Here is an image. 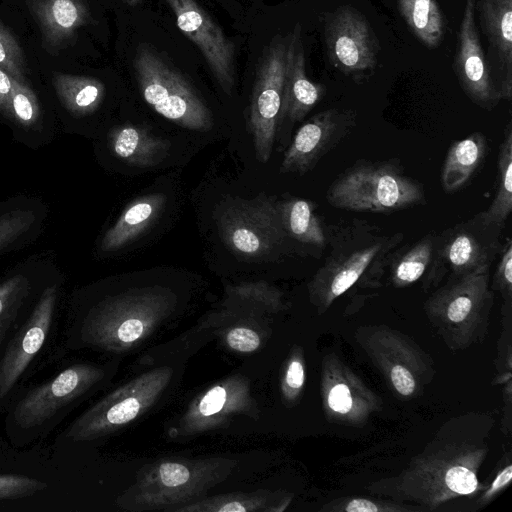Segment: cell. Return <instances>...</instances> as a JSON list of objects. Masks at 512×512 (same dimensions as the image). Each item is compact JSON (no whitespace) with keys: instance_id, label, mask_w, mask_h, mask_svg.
<instances>
[{"instance_id":"cell-1","label":"cell","mask_w":512,"mask_h":512,"mask_svg":"<svg viewBox=\"0 0 512 512\" xmlns=\"http://www.w3.org/2000/svg\"><path fill=\"white\" fill-rule=\"evenodd\" d=\"M494 423L487 413L450 418L403 470L365 489L421 511H437L458 498L476 497L486 487L479 472L488 458Z\"/></svg>"},{"instance_id":"cell-2","label":"cell","mask_w":512,"mask_h":512,"mask_svg":"<svg viewBox=\"0 0 512 512\" xmlns=\"http://www.w3.org/2000/svg\"><path fill=\"white\" fill-rule=\"evenodd\" d=\"M401 232L382 233L376 226L353 220L331 232V249L309 283L311 303L319 314L355 285L378 287L389 255L400 246Z\"/></svg>"},{"instance_id":"cell-3","label":"cell","mask_w":512,"mask_h":512,"mask_svg":"<svg viewBox=\"0 0 512 512\" xmlns=\"http://www.w3.org/2000/svg\"><path fill=\"white\" fill-rule=\"evenodd\" d=\"M490 271L449 277L424 303V312L452 351L481 343L489 330L494 304Z\"/></svg>"},{"instance_id":"cell-4","label":"cell","mask_w":512,"mask_h":512,"mask_svg":"<svg viewBox=\"0 0 512 512\" xmlns=\"http://www.w3.org/2000/svg\"><path fill=\"white\" fill-rule=\"evenodd\" d=\"M326 199L340 209L389 214L425 203V194L393 161H359L332 182Z\"/></svg>"},{"instance_id":"cell-5","label":"cell","mask_w":512,"mask_h":512,"mask_svg":"<svg viewBox=\"0 0 512 512\" xmlns=\"http://www.w3.org/2000/svg\"><path fill=\"white\" fill-rule=\"evenodd\" d=\"M355 339L400 398L417 397L433 380L432 358L406 334L384 324L365 325Z\"/></svg>"},{"instance_id":"cell-6","label":"cell","mask_w":512,"mask_h":512,"mask_svg":"<svg viewBox=\"0 0 512 512\" xmlns=\"http://www.w3.org/2000/svg\"><path fill=\"white\" fill-rule=\"evenodd\" d=\"M134 69L146 103L173 123L196 131H208L213 116L193 87L156 52L140 46Z\"/></svg>"},{"instance_id":"cell-7","label":"cell","mask_w":512,"mask_h":512,"mask_svg":"<svg viewBox=\"0 0 512 512\" xmlns=\"http://www.w3.org/2000/svg\"><path fill=\"white\" fill-rule=\"evenodd\" d=\"M217 225L227 248L248 259L268 256L287 236L279 204L266 195L227 204Z\"/></svg>"},{"instance_id":"cell-8","label":"cell","mask_w":512,"mask_h":512,"mask_svg":"<svg viewBox=\"0 0 512 512\" xmlns=\"http://www.w3.org/2000/svg\"><path fill=\"white\" fill-rule=\"evenodd\" d=\"M324 41L331 65L345 75L368 76L378 64L379 40L355 7L342 5L324 14Z\"/></svg>"},{"instance_id":"cell-9","label":"cell","mask_w":512,"mask_h":512,"mask_svg":"<svg viewBox=\"0 0 512 512\" xmlns=\"http://www.w3.org/2000/svg\"><path fill=\"white\" fill-rule=\"evenodd\" d=\"M287 40L274 41L261 61L251 97L249 128L256 157L269 160L279 126L285 75Z\"/></svg>"},{"instance_id":"cell-10","label":"cell","mask_w":512,"mask_h":512,"mask_svg":"<svg viewBox=\"0 0 512 512\" xmlns=\"http://www.w3.org/2000/svg\"><path fill=\"white\" fill-rule=\"evenodd\" d=\"M321 396L326 419L345 426L362 427L382 408L381 398L333 352L322 359Z\"/></svg>"},{"instance_id":"cell-11","label":"cell","mask_w":512,"mask_h":512,"mask_svg":"<svg viewBox=\"0 0 512 512\" xmlns=\"http://www.w3.org/2000/svg\"><path fill=\"white\" fill-rule=\"evenodd\" d=\"M503 227L481 211L441 232V253L447 274L458 277L490 271L502 248Z\"/></svg>"},{"instance_id":"cell-12","label":"cell","mask_w":512,"mask_h":512,"mask_svg":"<svg viewBox=\"0 0 512 512\" xmlns=\"http://www.w3.org/2000/svg\"><path fill=\"white\" fill-rule=\"evenodd\" d=\"M60 285L46 284L28 318L8 342L0 359V400L17 384L43 347L58 306Z\"/></svg>"},{"instance_id":"cell-13","label":"cell","mask_w":512,"mask_h":512,"mask_svg":"<svg viewBox=\"0 0 512 512\" xmlns=\"http://www.w3.org/2000/svg\"><path fill=\"white\" fill-rule=\"evenodd\" d=\"M178 28L201 51L213 76L225 93L235 84L234 45L196 0H165Z\"/></svg>"},{"instance_id":"cell-14","label":"cell","mask_w":512,"mask_h":512,"mask_svg":"<svg viewBox=\"0 0 512 512\" xmlns=\"http://www.w3.org/2000/svg\"><path fill=\"white\" fill-rule=\"evenodd\" d=\"M96 380V370L77 364L67 367L51 379L30 389L13 411L15 423L22 429L44 425L67 408Z\"/></svg>"},{"instance_id":"cell-15","label":"cell","mask_w":512,"mask_h":512,"mask_svg":"<svg viewBox=\"0 0 512 512\" xmlns=\"http://www.w3.org/2000/svg\"><path fill=\"white\" fill-rule=\"evenodd\" d=\"M356 124L352 109L331 108L312 116L296 132L286 150L281 171L303 175L344 139Z\"/></svg>"},{"instance_id":"cell-16","label":"cell","mask_w":512,"mask_h":512,"mask_svg":"<svg viewBox=\"0 0 512 512\" xmlns=\"http://www.w3.org/2000/svg\"><path fill=\"white\" fill-rule=\"evenodd\" d=\"M475 3L476 0H466L453 69L467 97L477 106L492 110L502 100V95L479 39Z\"/></svg>"},{"instance_id":"cell-17","label":"cell","mask_w":512,"mask_h":512,"mask_svg":"<svg viewBox=\"0 0 512 512\" xmlns=\"http://www.w3.org/2000/svg\"><path fill=\"white\" fill-rule=\"evenodd\" d=\"M386 272L391 285L397 288L418 282L425 290L437 286L447 274L440 234L432 232L411 245L396 248L387 259L384 275Z\"/></svg>"},{"instance_id":"cell-18","label":"cell","mask_w":512,"mask_h":512,"mask_svg":"<svg viewBox=\"0 0 512 512\" xmlns=\"http://www.w3.org/2000/svg\"><path fill=\"white\" fill-rule=\"evenodd\" d=\"M475 12L489 43L487 58L502 100L512 97V0H476Z\"/></svg>"},{"instance_id":"cell-19","label":"cell","mask_w":512,"mask_h":512,"mask_svg":"<svg viewBox=\"0 0 512 512\" xmlns=\"http://www.w3.org/2000/svg\"><path fill=\"white\" fill-rule=\"evenodd\" d=\"M301 28L296 25L288 37L283 86V100L279 125L287 120L301 121L321 101L325 87L311 81L306 75Z\"/></svg>"},{"instance_id":"cell-20","label":"cell","mask_w":512,"mask_h":512,"mask_svg":"<svg viewBox=\"0 0 512 512\" xmlns=\"http://www.w3.org/2000/svg\"><path fill=\"white\" fill-rule=\"evenodd\" d=\"M27 5L39 24L46 50L53 54L68 46L90 18L82 0H27Z\"/></svg>"},{"instance_id":"cell-21","label":"cell","mask_w":512,"mask_h":512,"mask_svg":"<svg viewBox=\"0 0 512 512\" xmlns=\"http://www.w3.org/2000/svg\"><path fill=\"white\" fill-rule=\"evenodd\" d=\"M52 86L62 112V130L77 133L79 125L101 107L106 89L94 77L55 73Z\"/></svg>"},{"instance_id":"cell-22","label":"cell","mask_w":512,"mask_h":512,"mask_svg":"<svg viewBox=\"0 0 512 512\" xmlns=\"http://www.w3.org/2000/svg\"><path fill=\"white\" fill-rule=\"evenodd\" d=\"M4 120L15 141L32 149L48 144L55 134L38 96L27 83L15 80Z\"/></svg>"},{"instance_id":"cell-23","label":"cell","mask_w":512,"mask_h":512,"mask_svg":"<svg viewBox=\"0 0 512 512\" xmlns=\"http://www.w3.org/2000/svg\"><path fill=\"white\" fill-rule=\"evenodd\" d=\"M48 210L39 200L16 196L0 203V255L33 242L41 233Z\"/></svg>"},{"instance_id":"cell-24","label":"cell","mask_w":512,"mask_h":512,"mask_svg":"<svg viewBox=\"0 0 512 512\" xmlns=\"http://www.w3.org/2000/svg\"><path fill=\"white\" fill-rule=\"evenodd\" d=\"M166 200L165 194L152 193L132 201L104 233L100 251L111 253L137 239L158 219Z\"/></svg>"},{"instance_id":"cell-25","label":"cell","mask_w":512,"mask_h":512,"mask_svg":"<svg viewBox=\"0 0 512 512\" xmlns=\"http://www.w3.org/2000/svg\"><path fill=\"white\" fill-rule=\"evenodd\" d=\"M107 143L112 154L128 165L146 168L159 164L168 154L170 142L146 129L124 124L111 128Z\"/></svg>"},{"instance_id":"cell-26","label":"cell","mask_w":512,"mask_h":512,"mask_svg":"<svg viewBox=\"0 0 512 512\" xmlns=\"http://www.w3.org/2000/svg\"><path fill=\"white\" fill-rule=\"evenodd\" d=\"M487 152V139L481 132H474L454 142L447 152L441 184L446 192L462 189L483 163Z\"/></svg>"},{"instance_id":"cell-27","label":"cell","mask_w":512,"mask_h":512,"mask_svg":"<svg viewBox=\"0 0 512 512\" xmlns=\"http://www.w3.org/2000/svg\"><path fill=\"white\" fill-rule=\"evenodd\" d=\"M41 263H26L0 282V347L34 290Z\"/></svg>"},{"instance_id":"cell-28","label":"cell","mask_w":512,"mask_h":512,"mask_svg":"<svg viewBox=\"0 0 512 512\" xmlns=\"http://www.w3.org/2000/svg\"><path fill=\"white\" fill-rule=\"evenodd\" d=\"M398 10L414 36L427 48L438 47L445 34V19L436 0H397Z\"/></svg>"},{"instance_id":"cell-29","label":"cell","mask_w":512,"mask_h":512,"mask_svg":"<svg viewBox=\"0 0 512 512\" xmlns=\"http://www.w3.org/2000/svg\"><path fill=\"white\" fill-rule=\"evenodd\" d=\"M279 208L287 235L304 244L325 246L326 234L315 214L313 202L291 198L279 204Z\"/></svg>"},{"instance_id":"cell-30","label":"cell","mask_w":512,"mask_h":512,"mask_svg":"<svg viewBox=\"0 0 512 512\" xmlns=\"http://www.w3.org/2000/svg\"><path fill=\"white\" fill-rule=\"evenodd\" d=\"M498 188L486 215L493 221L505 225L512 211V129L506 127L498 153Z\"/></svg>"},{"instance_id":"cell-31","label":"cell","mask_w":512,"mask_h":512,"mask_svg":"<svg viewBox=\"0 0 512 512\" xmlns=\"http://www.w3.org/2000/svg\"><path fill=\"white\" fill-rule=\"evenodd\" d=\"M324 512H421L417 506L365 497H340L321 508Z\"/></svg>"},{"instance_id":"cell-32","label":"cell","mask_w":512,"mask_h":512,"mask_svg":"<svg viewBox=\"0 0 512 512\" xmlns=\"http://www.w3.org/2000/svg\"><path fill=\"white\" fill-rule=\"evenodd\" d=\"M0 67L13 79L26 82L24 53L12 32L0 22Z\"/></svg>"},{"instance_id":"cell-33","label":"cell","mask_w":512,"mask_h":512,"mask_svg":"<svg viewBox=\"0 0 512 512\" xmlns=\"http://www.w3.org/2000/svg\"><path fill=\"white\" fill-rule=\"evenodd\" d=\"M47 489L39 479L17 474L0 475V502L31 497Z\"/></svg>"},{"instance_id":"cell-34","label":"cell","mask_w":512,"mask_h":512,"mask_svg":"<svg viewBox=\"0 0 512 512\" xmlns=\"http://www.w3.org/2000/svg\"><path fill=\"white\" fill-rule=\"evenodd\" d=\"M497 368L498 373L496 376V384H504V401L505 405V418L506 420V432L511 429V341L510 331L507 330L501 335L498 345V357H497Z\"/></svg>"},{"instance_id":"cell-35","label":"cell","mask_w":512,"mask_h":512,"mask_svg":"<svg viewBox=\"0 0 512 512\" xmlns=\"http://www.w3.org/2000/svg\"><path fill=\"white\" fill-rule=\"evenodd\" d=\"M492 290H496L503 298L504 306L512 303V241L506 238L500 251V260L494 274Z\"/></svg>"},{"instance_id":"cell-36","label":"cell","mask_w":512,"mask_h":512,"mask_svg":"<svg viewBox=\"0 0 512 512\" xmlns=\"http://www.w3.org/2000/svg\"><path fill=\"white\" fill-rule=\"evenodd\" d=\"M512 480V464L507 462L496 473L493 480L478 495L475 501L476 510L489 505L502 491H504Z\"/></svg>"},{"instance_id":"cell-37","label":"cell","mask_w":512,"mask_h":512,"mask_svg":"<svg viewBox=\"0 0 512 512\" xmlns=\"http://www.w3.org/2000/svg\"><path fill=\"white\" fill-rule=\"evenodd\" d=\"M229 346L237 351L252 352L258 348L260 339L258 334L248 328H236L227 336Z\"/></svg>"},{"instance_id":"cell-38","label":"cell","mask_w":512,"mask_h":512,"mask_svg":"<svg viewBox=\"0 0 512 512\" xmlns=\"http://www.w3.org/2000/svg\"><path fill=\"white\" fill-rule=\"evenodd\" d=\"M160 478L164 485L175 487L186 483L189 479L188 469L178 463H164L159 469Z\"/></svg>"},{"instance_id":"cell-39","label":"cell","mask_w":512,"mask_h":512,"mask_svg":"<svg viewBox=\"0 0 512 512\" xmlns=\"http://www.w3.org/2000/svg\"><path fill=\"white\" fill-rule=\"evenodd\" d=\"M305 382V368L301 357L293 358L287 367L285 374V384L292 391L291 395H296L301 391Z\"/></svg>"},{"instance_id":"cell-40","label":"cell","mask_w":512,"mask_h":512,"mask_svg":"<svg viewBox=\"0 0 512 512\" xmlns=\"http://www.w3.org/2000/svg\"><path fill=\"white\" fill-rule=\"evenodd\" d=\"M226 400V391L221 386L212 388L201 400L199 411L204 416H210L219 412Z\"/></svg>"},{"instance_id":"cell-41","label":"cell","mask_w":512,"mask_h":512,"mask_svg":"<svg viewBox=\"0 0 512 512\" xmlns=\"http://www.w3.org/2000/svg\"><path fill=\"white\" fill-rule=\"evenodd\" d=\"M144 325L139 319H127L116 330V337L123 343L133 342L143 333Z\"/></svg>"},{"instance_id":"cell-42","label":"cell","mask_w":512,"mask_h":512,"mask_svg":"<svg viewBox=\"0 0 512 512\" xmlns=\"http://www.w3.org/2000/svg\"><path fill=\"white\" fill-rule=\"evenodd\" d=\"M15 79L0 67V115L4 119Z\"/></svg>"},{"instance_id":"cell-43","label":"cell","mask_w":512,"mask_h":512,"mask_svg":"<svg viewBox=\"0 0 512 512\" xmlns=\"http://www.w3.org/2000/svg\"><path fill=\"white\" fill-rule=\"evenodd\" d=\"M246 508L244 506H242L240 503H237V502H232V503H229L223 507H221L219 509V511H227V512H230V511H245Z\"/></svg>"},{"instance_id":"cell-44","label":"cell","mask_w":512,"mask_h":512,"mask_svg":"<svg viewBox=\"0 0 512 512\" xmlns=\"http://www.w3.org/2000/svg\"><path fill=\"white\" fill-rule=\"evenodd\" d=\"M123 1L130 6H136L139 3H141L142 0H123Z\"/></svg>"}]
</instances>
